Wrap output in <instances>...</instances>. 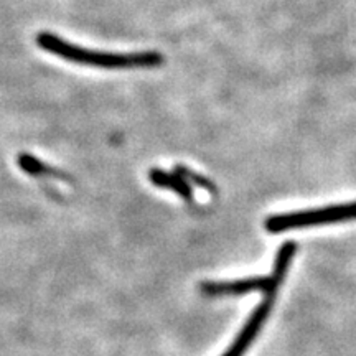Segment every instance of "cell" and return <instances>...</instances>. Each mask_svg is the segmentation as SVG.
<instances>
[{
    "label": "cell",
    "instance_id": "obj_1",
    "mask_svg": "<svg viewBox=\"0 0 356 356\" xmlns=\"http://www.w3.org/2000/svg\"><path fill=\"white\" fill-rule=\"evenodd\" d=\"M37 44L44 51L51 53L70 63L96 66L104 70H147L157 68L163 63V55L159 51H136V53H113L89 50L66 42L55 33L42 32L37 35Z\"/></svg>",
    "mask_w": 356,
    "mask_h": 356
},
{
    "label": "cell",
    "instance_id": "obj_2",
    "mask_svg": "<svg viewBox=\"0 0 356 356\" xmlns=\"http://www.w3.org/2000/svg\"><path fill=\"white\" fill-rule=\"evenodd\" d=\"M297 246L293 243H286L279 249V254L275 257V266L273 274L267 277H252L231 280V282H203L202 291L204 296L221 297V296H244L249 292H264L266 296H275L279 284L282 282L286 275L289 264H291Z\"/></svg>",
    "mask_w": 356,
    "mask_h": 356
},
{
    "label": "cell",
    "instance_id": "obj_3",
    "mask_svg": "<svg viewBox=\"0 0 356 356\" xmlns=\"http://www.w3.org/2000/svg\"><path fill=\"white\" fill-rule=\"evenodd\" d=\"M356 220V203L333 204V207L320 208V210L287 213L267 218L266 229L269 233H282L289 229L312 228V226L327 225V222H340Z\"/></svg>",
    "mask_w": 356,
    "mask_h": 356
},
{
    "label": "cell",
    "instance_id": "obj_4",
    "mask_svg": "<svg viewBox=\"0 0 356 356\" xmlns=\"http://www.w3.org/2000/svg\"><path fill=\"white\" fill-rule=\"evenodd\" d=\"M273 297H266L264 300L261 302L259 307L252 312V315L249 317V320L244 325V328L239 333V337L236 338L234 343L231 345V348L226 351L222 356H243L244 351L249 348V345L254 341V338L257 337V333H259L262 323L266 322L267 315H269L270 312V307H273Z\"/></svg>",
    "mask_w": 356,
    "mask_h": 356
},
{
    "label": "cell",
    "instance_id": "obj_5",
    "mask_svg": "<svg viewBox=\"0 0 356 356\" xmlns=\"http://www.w3.org/2000/svg\"><path fill=\"white\" fill-rule=\"evenodd\" d=\"M149 178L155 186L175 191L177 195H180V197L186 200V202H191V198H193V191H191L190 184L184 177L178 175V173L165 172L162 170V168H152V170L149 172Z\"/></svg>",
    "mask_w": 356,
    "mask_h": 356
},
{
    "label": "cell",
    "instance_id": "obj_6",
    "mask_svg": "<svg viewBox=\"0 0 356 356\" xmlns=\"http://www.w3.org/2000/svg\"><path fill=\"white\" fill-rule=\"evenodd\" d=\"M19 167L24 170L25 173L33 177H58V178H65L63 173H60L56 168H53L47 163L40 162L38 159H35L33 155L30 154H20L19 155Z\"/></svg>",
    "mask_w": 356,
    "mask_h": 356
},
{
    "label": "cell",
    "instance_id": "obj_7",
    "mask_svg": "<svg viewBox=\"0 0 356 356\" xmlns=\"http://www.w3.org/2000/svg\"><path fill=\"white\" fill-rule=\"evenodd\" d=\"M175 172L178 173L180 177H184L188 184H195L197 186H200V188H204L208 190L211 193V191H216L215 188V184L213 181L208 180V178H204L202 175H198V173L191 172L188 167H184V165H177L175 167Z\"/></svg>",
    "mask_w": 356,
    "mask_h": 356
}]
</instances>
